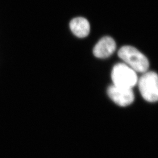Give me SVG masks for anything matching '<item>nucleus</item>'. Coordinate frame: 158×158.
<instances>
[{
	"instance_id": "obj_1",
	"label": "nucleus",
	"mask_w": 158,
	"mask_h": 158,
	"mask_svg": "<svg viewBox=\"0 0 158 158\" xmlns=\"http://www.w3.org/2000/svg\"><path fill=\"white\" fill-rule=\"evenodd\" d=\"M118 56L126 65L135 72L144 73L149 67L148 58L139 50L131 46H124L118 50Z\"/></svg>"
},
{
	"instance_id": "obj_2",
	"label": "nucleus",
	"mask_w": 158,
	"mask_h": 158,
	"mask_svg": "<svg viewBox=\"0 0 158 158\" xmlns=\"http://www.w3.org/2000/svg\"><path fill=\"white\" fill-rule=\"evenodd\" d=\"M111 78L114 85L132 89L138 81L136 72L124 63H118L113 67Z\"/></svg>"
},
{
	"instance_id": "obj_3",
	"label": "nucleus",
	"mask_w": 158,
	"mask_h": 158,
	"mask_svg": "<svg viewBox=\"0 0 158 158\" xmlns=\"http://www.w3.org/2000/svg\"><path fill=\"white\" fill-rule=\"evenodd\" d=\"M143 98L149 102L158 101V75L155 72H145L138 81Z\"/></svg>"
},
{
	"instance_id": "obj_4",
	"label": "nucleus",
	"mask_w": 158,
	"mask_h": 158,
	"mask_svg": "<svg viewBox=\"0 0 158 158\" xmlns=\"http://www.w3.org/2000/svg\"><path fill=\"white\" fill-rule=\"evenodd\" d=\"M107 94L110 98L117 105L125 107L134 102L135 95L132 89L123 88L111 85L107 90Z\"/></svg>"
},
{
	"instance_id": "obj_5",
	"label": "nucleus",
	"mask_w": 158,
	"mask_h": 158,
	"mask_svg": "<svg viewBox=\"0 0 158 158\" xmlns=\"http://www.w3.org/2000/svg\"><path fill=\"white\" fill-rule=\"evenodd\" d=\"M116 49V44L111 37H104L101 39L93 49V53L98 58L105 59L113 55Z\"/></svg>"
},
{
	"instance_id": "obj_6",
	"label": "nucleus",
	"mask_w": 158,
	"mask_h": 158,
	"mask_svg": "<svg viewBox=\"0 0 158 158\" xmlns=\"http://www.w3.org/2000/svg\"><path fill=\"white\" fill-rule=\"evenodd\" d=\"M69 26L72 32L78 38H85L89 34L90 24L84 18L77 17L73 19L70 21Z\"/></svg>"
}]
</instances>
